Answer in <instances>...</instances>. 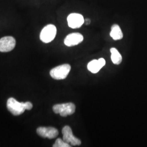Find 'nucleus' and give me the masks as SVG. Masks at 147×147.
<instances>
[{
  "label": "nucleus",
  "instance_id": "4",
  "mask_svg": "<svg viewBox=\"0 0 147 147\" xmlns=\"http://www.w3.org/2000/svg\"><path fill=\"white\" fill-rule=\"evenodd\" d=\"M57 33V28L52 24L47 25L43 28L40 34V39L42 42L49 43L55 39Z\"/></svg>",
  "mask_w": 147,
  "mask_h": 147
},
{
  "label": "nucleus",
  "instance_id": "11",
  "mask_svg": "<svg viewBox=\"0 0 147 147\" xmlns=\"http://www.w3.org/2000/svg\"><path fill=\"white\" fill-rule=\"evenodd\" d=\"M110 36L115 40H121L123 38V34L119 25L115 24L111 27Z\"/></svg>",
  "mask_w": 147,
  "mask_h": 147
},
{
  "label": "nucleus",
  "instance_id": "12",
  "mask_svg": "<svg viewBox=\"0 0 147 147\" xmlns=\"http://www.w3.org/2000/svg\"><path fill=\"white\" fill-rule=\"evenodd\" d=\"M111 53V60L113 63L116 65H119L122 61V57L121 53L115 47H112L110 49Z\"/></svg>",
  "mask_w": 147,
  "mask_h": 147
},
{
  "label": "nucleus",
  "instance_id": "2",
  "mask_svg": "<svg viewBox=\"0 0 147 147\" xmlns=\"http://www.w3.org/2000/svg\"><path fill=\"white\" fill-rule=\"evenodd\" d=\"M53 109L55 113L59 114L62 117H67L75 113L76 106L72 102H68L55 105Z\"/></svg>",
  "mask_w": 147,
  "mask_h": 147
},
{
  "label": "nucleus",
  "instance_id": "1",
  "mask_svg": "<svg viewBox=\"0 0 147 147\" xmlns=\"http://www.w3.org/2000/svg\"><path fill=\"white\" fill-rule=\"evenodd\" d=\"M7 107L9 112L14 115L19 116L22 114L26 110H30L33 107V105L30 102H19L14 98H10L7 100Z\"/></svg>",
  "mask_w": 147,
  "mask_h": 147
},
{
  "label": "nucleus",
  "instance_id": "9",
  "mask_svg": "<svg viewBox=\"0 0 147 147\" xmlns=\"http://www.w3.org/2000/svg\"><path fill=\"white\" fill-rule=\"evenodd\" d=\"M84 40V36L79 33H73L65 37L64 42L69 47H73L79 44Z\"/></svg>",
  "mask_w": 147,
  "mask_h": 147
},
{
  "label": "nucleus",
  "instance_id": "7",
  "mask_svg": "<svg viewBox=\"0 0 147 147\" xmlns=\"http://www.w3.org/2000/svg\"><path fill=\"white\" fill-rule=\"evenodd\" d=\"M69 26L72 28H78L84 24V16L78 13H71L67 18Z\"/></svg>",
  "mask_w": 147,
  "mask_h": 147
},
{
  "label": "nucleus",
  "instance_id": "5",
  "mask_svg": "<svg viewBox=\"0 0 147 147\" xmlns=\"http://www.w3.org/2000/svg\"><path fill=\"white\" fill-rule=\"evenodd\" d=\"M62 134L63 141L64 142H67L73 146L81 145V141L74 136L72 130L70 126H65L63 127Z\"/></svg>",
  "mask_w": 147,
  "mask_h": 147
},
{
  "label": "nucleus",
  "instance_id": "8",
  "mask_svg": "<svg viewBox=\"0 0 147 147\" xmlns=\"http://www.w3.org/2000/svg\"><path fill=\"white\" fill-rule=\"evenodd\" d=\"M37 134L43 138L53 139L58 136V131L53 127H39L37 129Z\"/></svg>",
  "mask_w": 147,
  "mask_h": 147
},
{
  "label": "nucleus",
  "instance_id": "14",
  "mask_svg": "<svg viewBox=\"0 0 147 147\" xmlns=\"http://www.w3.org/2000/svg\"><path fill=\"white\" fill-rule=\"evenodd\" d=\"M84 23H85V24H86V25H89V24H90V19H85V20H84Z\"/></svg>",
  "mask_w": 147,
  "mask_h": 147
},
{
  "label": "nucleus",
  "instance_id": "13",
  "mask_svg": "<svg viewBox=\"0 0 147 147\" xmlns=\"http://www.w3.org/2000/svg\"><path fill=\"white\" fill-rule=\"evenodd\" d=\"M53 147H70L71 146L67 143V142H64L61 138H57L56 141L54 144L53 145Z\"/></svg>",
  "mask_w": 147,
  "mask_h": 147
},
{
  "label": "nucleus",
  "instance_id": "6",
  "mask_svg": "<svg viewBox=\"0 0 147 147\" xmlns=\"http://www.w3.org/2000/svg\"><path fill=\"white\" fill-rule=\"evenodd\" d=\"M16 39L11 36H6L0 39V52L7 53L16 47Z\"/></svg>",
  "mask_w": 147,
  "mask_h": 147
},
{
  "label": "nucleus",
  "instance_id": "3",
  "mask_svg": "<svg viewBox=\"0 0 147 147\" xmlns=\"http://www.w3.org/2000/svg\"><path fill=\"white\" fill-rule=\"evenodd\" d=\"M70 70L71 66L68 64H64L51 69L50 74L53 79L63 80L67 77Z\"/></svg>",
  "mask_w": 147,
  "mask_h": 147
},
{
  "label": "nucleus",
  "instance_id": "10",
  "mask_svg": "<svg viewBox=\"0 0 147 147\" xmlns=\"http://www.w3.org/2000/svg\"><path fill=\"white\" fill-rule=\"evenodd\" d=\"M105 64L106 61L103 58H99L98 60L93 59L88 64L87 69L91 73L96 74L98 73Z\"/></svg>",
  "mask_w": 147,
  "mask_h": 147
}]
</instances>
